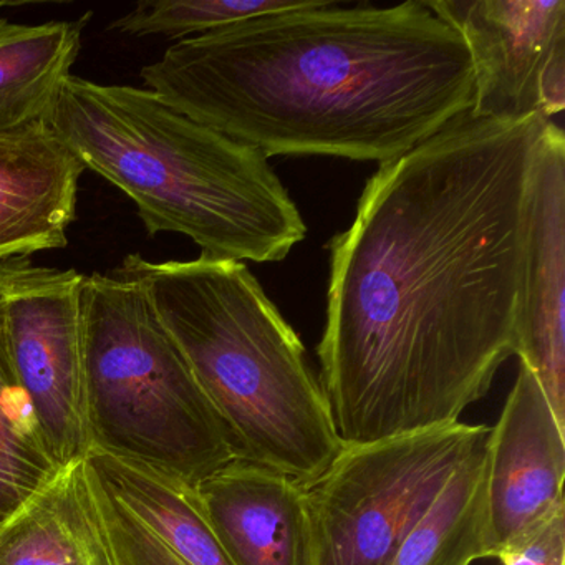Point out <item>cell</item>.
Masks as SVG:
<instances>
[{"label": "cell", "mask_w": 565, "mask_h": 565, "mask_svg": "<svg viewBox=\"0 0 565 565\" xmlns=\"http://www.w3.org/2000/svg\"><path fill=\"white\" fill-rule=\"evenodd\" d=\"M541 117L461 115L382 164L329 243L317 353L343 445L438 428L518 353Z\"/></svg>", "instance_id": "6da1fadb"}, {"label": "cell", "mask_w": 565, "mask_h": 565, "mask_svg": "<svg viewBox=\"0 0 565 565\" xmlns=\"http://www.w3.org/2000/svg\"><path fill=\"white\" fill-rule=\"evenodd\" d=\"M184 117L264 157L386 164L469 114L465 39L426 2L322 0L174 42L141 71Z\"/></svg>", "instance_id": "7a4b0ae2"}, {"label": "cell", "mask_w": 565, "mask_h": 565, "mask_svg": "<svg viewBox=\"0 0 565 565\" xmlns=\"http://www.w3.org/2000/svg\"><path fill=\"white\" fill-rule=\"evenodd\" d=\"M51 128L85 170L124 191L150 236L178 233L201 256L280 263L307 236L267 158L174 110L147 88L71 77Z\"/></svg>", "instance_id": "3957f363"}, {"label": "cell", "mask_w": 565, "mask_h": 565, "mask_svg": "<svg viewBox=\"0 0 565 565\" xmlns=\"http://www.w3.org/2000/svg\"><path fill=\"white\" fill-rule=\"evenodd\" d=\"M143 284L201 390L230 433L237 458L312 486L343 443L296 330L243 263H151L117 267Z\"/></svg>", "instance_id": "277c9868"}, {"label": "cell", "mask_w": 565, "mask_h": 565, "mask_svg": "<svg viewBox=\"0 0 565 565\" xmlns=\"http://www.w3.org/2000/svg\"><path fill=\"white\" fill-rule=\"evenodd\" d=\"M88 452L194 489L236 459L233 441L143 284L84 276Z\"/></svg>", "instance_id": "5b68a950"}, {"label": "cell", "mask_w": 565, "mask_h": 565, "mask_svg": "<svg viewBox=\"0 0 565 565\" xmlns=\"http://www.w3.org/2000/svg\"><path fill=\"white\" fill-rule=\"evenodd\" d=\"M489 426L452 425L343 445L307 488L316 565H390L449 479L486 448Z\"/></svg>", "instance_id": "8992f818"}, {"label": "cell", "mask_w": 565, "mask_h": 565, "mask_svg": "<svg viewBox=\"0 0 565 565\" xmlns=\"http://www.w3.org/2000/svg\"><path fill=\"white\" fill-rule=\"evenodd\" d=\"M84 274L0 264L12 369L58 469L88 455L85 408Z\"/></svg>", "instance_id": "52a82bcc"}, {"label": "cell", "mask_w": 565, "mask_h": 565, "mask_svg": "<svg viewBox=\"0 0 565 565\" xmlns=\"http://www.w3.org/2000/svg\"><path fill=\"white\" fill-rule=\"evenodd\" d=\"M465 39L475 71L469 115L551 120L565 107V0H428Z\"/></svg>", "instance_id": "ba28073f"}, {"label": "cell", "mask_w": 565, "mask_h": 565, "mask_svg": "<svg viewBox=\"0 0 565 565\" xmlns=\"http://www.w3.org/2000/svg\"><path fill=\"white\" fill-rule=\"evenodd\" d=\"M565 426V138L547 121L529 184L518 353Z\"/></svg>", "instance_id": "9c48e42d"}, {"label": "cell", "mask_w": 565, "mask_h": 565, "mask_svg": "<svg viewBox=\"0 0 565 565\" xmlns=\"http://www.w3.org/2000/svg\"><path fill=\"white\" fill-rule=\"evenodd\" d=\"M85 459L115 565H234L194 489L104 452Z\"/></svg>", "instance_id": "30bf717a"}, {"label": "cell", "mask_w": 565, "mask_h": 565, "mask_svg": "<svg viewBox=\"0 0 565 565\" xmlns=\"http://www.w3.org/2000/svg\"><path fill=\"white\" fill-rule=\"evenodd\" d=\"M565 426L534 373L519 363L486 445V492L492 557L499 548L565 508Z\"/></svg>", "instance_id": "8fae6325"}, {"label": "cell", "mask_w": 565, "mask_h": 565, "mask_svg": "<svg viewBox=\"0 0 565 565\" xmlns=\"http://www.w3.org/2000/svg\"><path fill=\"white\" fill-rule=\"evenodd\" d=\"M234 565H316L307 488L236 458L194 488Z\"/></svg>", "instance_id": "7c38bea8"}, {"label": "cell", "mask_w": 565, "mask_h": 565, "mask_svg": "<svg viewBox=\"0 0 565 565\" xmlns=\"http://www.w3.org/2000/svg\"><path fill=\"white\" fill-rule=\"evenodd\" d=\"M84 171L51 127L0 135V264L67 246Z\"/></svg>", "instance_id": "4fadbf2b"}, {"label": "cell", "mask_w": 565, "mask_h": 565, "mask_svg": "<svg viewBox=\"0 0 565 565\" xmlns=\"http://www.w3.org/2000/svg\"><path fill=\"white\" fill-rule=\"evenodd\" d=\"M0 565H115L87 459L62 468L0 525Z\"/></svg>", "instance_id": "5bb4252c"}, {"label": "cell", "mask_w": 565, "mask_h": 565, "mask_svg": "<svg viewBox=\"0 0 565 565\" xmlns=\"http://www.w3.org/2000/svg\"><path fill=\"white\" fill-rule=\"evenodd\" d=\"M84 25L15 24L0 15V135L51 127L62 87L81 55Z\"/></svg>", "instance_id": "9a60e30c"}, {"label": "cell", "mask_w": 565, "mask_h": 565, "mask_svg": "<svg viewBox=\"0 0 565 565\" xmlns=\"http://www.w3.org/2000/svg\"><path fill=\"white\" fill-rule=\"evenodd\" d=\"M486 557L492 545L484 448L449 479L390 565H471Z\"/></svg>", "instance_id": "2e32d148"}, {"label": "cell", "mask_w": 565, "mask_h": 565, "mask_svg": "<svg viewBox=\"0 0 565 565\" xmlns=\"http://www.w3.org/2000/svg\"><path fill=\"white\" fill-rule=\"evenodd\" d=\"M58 471L12 369L0 292V525Z\"/></svg>", "instance_id": "e0dca14e"}, {"label": "cell", "mask_w": 565, "mask_h": 565, "mask_svg": "<svg viewBox=\"0 0 565 565\" xmlns=\"http://www.w3.org/2000/svg\"><path fill=\"white\" fill-rule=\"evenodd\" d=\"M317 2L319 0H145L115 21L111 29L134 38L161 35L180 42L264 15L302 11Z\"/></svg>", "instance_id": "ac0fdd59"}, {"label": "cell", "mask_w": 565, "mask_h": 565, "mask_svg": "<svg viewBox=\"0 0 565 565\" xmlns=\"http://www.w3.org/2000/svg\"><path fill=\"white\" fill-rule=\"evenodd\" d=\"M494 557L502 565H565V508L522 532Z\"/></svg>", "instance_id": "d6986e66"}]
</instances>
